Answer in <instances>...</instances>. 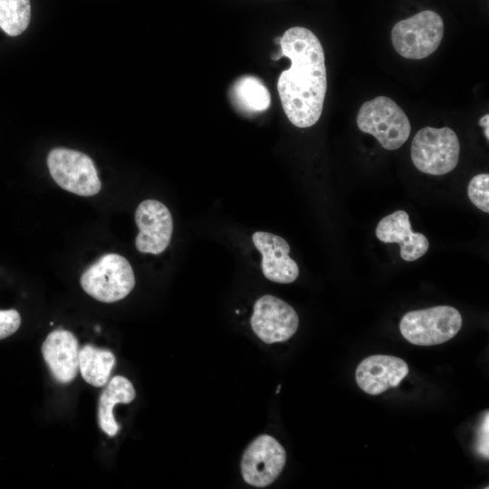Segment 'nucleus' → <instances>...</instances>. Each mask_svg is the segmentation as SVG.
<instances>
[{"mask_svg":"<svg viewBox=\"0 0 489 489\" xmlns=\"http://www.w3.org/2000/svg\"><path fill=\"white\" fill-rule=\"evenodd\" d=\"M239 102L251 111H264L270 106L271 96L265 85L254 76L241 78L235 86Z\"/></svg>","mask_w":489,"mask_h":489,"instance_id":"nucleus-18","label":"nucleus"},{"mask_svg":"<svg viewBox=\"0 0 489 489\" xmlns=\"http://www.w3.org/2000/svg\"><path fill=\"white\" fill-rule=\"evenodd\" d=\"M253 243L262 254V271L270 281L291 283L299 276L296 262L289 256L290 246L281 236L264 231L252 235Z\"/></svg>","mask_w":489,"mask_h":489,"instance_id":"nucleus-13","label":"nucleus"},{"mask_svg":"<svg viewBox=\"0 0 489 489\" xmlns=\"http://www.w3.org/2000/svg\"><path fill=\"white\" fill-rule=\"evenodd\" d=\"M462 327V316L454 307L439 305L407 312L399 330L410 343L418 346L438 345L454 338Z\"/></svg>","mask_w":489,"mask_h":489,"instance_id":"nucleus-6","label":"nucleus"},{"mask_svg":"<svg viewBox=\"0 0 489 489\" xmlns=\"http://www.w3.org/2000/svg\"><path fill=\"white\" fill-rule=\"evenodd\" d=\"M286 462V452L273 436L262 435L245 448L241 459L244 480L255 487H265L273 483Z\"/></svg>","mask_w":489,"mask_h":489,"instance_id":"nucleus-8","label":"nucleus"},{"mask_svg":"<svg viewBox=\"0 0 489 489\" xmlns=\"http://www.w3.org/2000/svg\"><path fill=\"white\" fill-rule=\"evenodd\" d=\"M280 388H281V385L278 386V388H277V390H276V393H279Z\"/></svg>","mask_w":489,"mask_h":489,"instance_id":"nucleus-23","label":"nucleus"},{"mask_svg":"<svg viewBox=\"0 0 489 489\" xmlns=\"http://www.w3.org/2000/svg\"><path fill=\"white\" fill-rule=\"evenodd\" d=\"M484 415L482 422L477 428L475 449L477 453L484 458L488 459L489 448H488V430H489V418L488 411Z\"/></svg>","mask_w":489,"mask_h":489,"instance_id":"nucleus-21","label":"nucleus"},{"mask_svg":"<svg viewBox=\"0 0 489 489\" xmlns=\"http://www.w3.org/2000/svg\"><path fill=\"white\" fill-rule=\"evenodd\" d=\"M135 221L139 230L135 239L136 248L145 254L164 252L173 233V219L168 208L158 200H144L136 209Z\"/></svg>","mask_w":489,"mask_h":489,"instance_id":"nucleus-10","label":"nucleus"},{"mask_svg":"<svg viewBox=\"0 0 489 489\" xmlns=\"http://www.w3.org/2000/svg\"><path fill=\"white\" fill-rule=\"evenodd\" d=\"M31 19L30 0H0V28L10 36L21 34Z\"/></svg>","mask_w":489,"mask_h":489,"instance_id":"nucleus-17","label":"nucleus"},{"mask_svg":"<svg viewBox=\"0 0 489 489\" xmlns=\"http://www.w3.org/2000/svg\"><path fill=\"white\" fill-rule=\"evenodd\" d=\"M356 122L362 132L374 136L388 150L399 149L411 132L410 121L404 110L386 96L364 102L358 111Z\"/></svg>","mask_w":489,"mask_h":489,"instance_id":"nucleus-2","label":"nucleus"},{"mask_svg":"<svg viewBox=\"0 0 489 489\" xmlns=\"http://www.w3.org/2000/svg\"><path fill=\"white\" fill-rule=\"evenodd\" d=\"M408 374L405 360L391 355H371L360 362L355 379L360 388L369 395H379L398 387Z\"/></svg>","mask_w":489,"mask_h":489,"instance_id":"nucleus-11","label":"nucleus"},{"mask_svg":"<svg viewBox=\"0 0 489 489\" xmlns=\"http://www.w3.org/2000/svg\"><path fill=\"white\" fill-rule=\"evenodd\" d=\"M281 52L291 66L281 72L277 90L285 115L298 128L313 126L320 119L327 91L325 56L319 38L309 29L293 26L281 36Z\"/></svg>","mask_w":489,"mask_h":489,"instance_id":"nucleus-1","label":"nucleus"},{"mask_svg":"<svg viewBox=\"0 0 489 489\" xmlns=\"http://www.w3.org/2000/svg\"><path fill=\"white\" fill-rule=\"evenodd\" d=\"M467 195L470 201L484 213L489 212V175L475 176L469 182Z\"/></svg>","mask_w":489,"mask_h":489,"instance_id":"nucleus-19","label":"nucleus"},{"mask_svg":"<svg viewBox=\"0 0 489 489\" xmlns=\"http://www.w3.org/2000/svg\"><path fill=\"white\" fill-rule=\"evenodd\" d=\"M250 322L255 335L271 344L289 340L298 329L299 318L286 302L267 294L255 302Z\"/></svg>","mask_w":489,"mask_h":489,"instance_id":"nucleus-9","label":"nucleus"},{"mask_svg":"<svg viewBox=\"0 0 489 489\" xmlns=\"http://www.w3.org/2000/svg\"><path fill=\"white\" fill-rule=\"evenodd\" d=\"M47 166L54 182L71 193L91 197L101 188L92 159L82 152L66 148L53 149L47 156Z\"/></svg>","mask_w":489,"mask_h":489,"instance_id":"nucleus-7","label":"nucleus"},{"mask_svg":"<svg viewBox=\"0 0 489 489\" xmlns=\"http://www.w3.org/2000/svg\"><path fill=\"white\" fill-rule=\"evenodd\" d=\"M20 325L21 316L16 310H0V340L13 335Z\"/></svg>","mask_w":489,"mask_h":489,"instance_id":"nucleus-20","label":"nucleus"},{"mask_svg":"<svg viewBox=\"0 0 489 489\" xmlns=\"http://www.w3.org/2000/svg\"><path fill=\"white\" fill-rule=\"evenodd\" d=\"M444 36V22L435 11L424 10L398 22L391 30V42L396 52L411 60L424 59L440 45Z\"/></svg>","mask_w":489,"mask_h":489,"instance_id":"nucleus-4","label":"nucleus"},{"mask_svg":"<svg viewBox=\"0 0 489 489\" xmlns=\"http://www.w3.org/2000/svg\"><path fill=\"white\" fill-rule=\"evenodd\" d=\"M375 233L378 239L384 243L400 244V256L405 261L417 260L429 247V242L423 234L413 232L408 215L403 210H397L383 217Z\"/></svg>","mask_w":489,"mask_h":489,"instance_id":"nucleus-14","label":"nucleus"},{"mask_svg":"<svg viewBox=\"0 0 489 489\" xmlns=\"http://www.w3.org/2000/svg\"><path fill=\"white\" fill-rule=\"evenodd\" d=\"M83 291L101 302H115L134 288L135 276L129 261L118 254H107L81 275Z\"/></svg>","mask_w":489,"mask_h":489,"instance_id":"nucleus-3","label":"nucleus"},{"mask_svg":"<svg viewBox=\"0 0 489 489\" xmlns=\"http://www.w3.org/2000/svg\"><path fill=\"white\" fill-rule=\"evenodd\" d=\"M460 144L455 132L448 128L425 127L418 130L411 143V159L421 172L445 175L457 165Z\"/></svg>","mask_w":489,"mask_h":489,"instance_id":"nucleus-5","label":"nucleus"},{"mask_svg":"<svg viewBox=\"0 0 489 489\" xmlns=\"http://www.w3.org/2000/svg\"><path fill=\"white\" fill-rule=\"evenodd\" d=\"M116 363L115 355L109 350L86 344L79 351V370L82 379L93 387H102L109 381Z\"/></svg>","mask_w":489,"mask_h":489,"instance_id":"nucleus-16","label":"nucleus"},{"mask_svg":"<svg viewBox=\"0 0 489 489\" xmlns=\"http://www.w3.org/2000/svg\"><path fill=\"white\" fill-rule=\"evenodd\" d=\"M79 342L72 332L57 329L42 344V354L53 377L62 384L72 382L79 370Z\"/></svg>","mask_w":489,"mask_h":489,"instance_id":"nucleus-12","label":"nucleus"},{"mask_svg":"<svg viewBox=\"0 0 489 489\" xmlns=\"http://www.w3.org/2000/svg\"><path fill=\"white\" fill-rule=\"evenodd\" d=\"M479 125L483 127L486 139H489V115L485 114L479 120Z\"/></svg>","mask_w":489,"mask_h":489,"instance_id":"nucleus-22","label":"nucleus"},{"mask_svg":"<svg viewBox=\"0 0 489 489\" xmlns=\"http://www.w3.org/2000/svg\"><path fill=\"white\" fill-rule=\"evenodd\" d=\"M136 397L132 383L123 376H115L102 390L98 403V421L101 430L109 436H114L119 431L113 416V408L118 403L129 404Z\"/></svg>","mask_w":489,"mask_h":489,"instance_id":"nucleus-15","label":"nucleus"}]
</instances>
